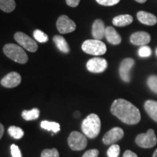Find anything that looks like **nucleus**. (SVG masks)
Here are the masks:
<instances>
[{
	"instance_id": "nucleus-14",
	"label": "nucleus",
	"mask_w": 157,
	"mask_h": 157,
	"mask_svg": "<svg viewBox=\"0 0 157 157\" xmlns=\"http://www.w3.org/2000/svg\"><path fill=\"white\" fill-rule=\"evenodd\" d=\"M105 27L103 21L101 19H97L94 21L92 27V35L93 38L98 40H101L105 36Z\"/></svg>"
},
{
	"instance_id": "nucleus-35",
	"label": "nucleus",
	"mask_w": 157,
	"mask_h": 157,
	"mask_svg": "<svg viewBox=\"0 0 157 157\" xmlns=\"http://www.w3.org/2000/svg\"><path fill=\"white\" fill-rule=\"evenodd\" d=\"M74 117L76 118H78V117H80V113L78 112V111H76V112L74 113Z\"/></svg>"
},
{
	"instance_id": "nucleus-1",
	"label": "nucleus",
	"mask_w": 157,
	"mask_h": 157,
	"mask_svg": "<svg viewBox=\"0 0 157 157\" xmlns=\"http://www.w3.org/2000/svg\"><path fill=\"white\" fill-rule=\"evenodd\" d=\"M111 112L119 120L129 125L136 124L141 119L139 109L132 103L122 98L117 99L113 102Z\"/></svg>"
},
{
	"instance_id": "nucleus-10",
	"label": "nucleus",
	"mask_w": 157,
	"mask_h": 157,
	"mask_svg": "<svg viewBox=\"0 0 157 157\" xmlns=\"http://www.w3.org/2000/svg\"><path fill=\"white\" fill-rule=\"evenodd\" d=\"M135 65V60L132 58H125L121 61L119 66V75L121 79L125 82L130 81V71Z\"/></svg>"
},
{
	"instance_id": "nucleus-21",
	"label": "nucleus",
	"mask_w": 157,
	"mask_h": 157,
	"mask_svg": "<svg viewBox=\"0 0 157 157\" xmlns=\"http://www.w3.org/2000/svg\"><path fill=\"white\" fill-rule=\"evenodd\" d=\"M41 127L44 129L48 131H52V132L56 133L60 130V124L58 123L55 122V121H43L41 122Z\"/></svg>"
},
{
	"instance_id": "nucleus-15",
	"label": "nucleus",
	"mask_w": 157,
	"mask_h": 157,
	"mask_svg": "<svg viewBox=\"0 0 157 157\" xmlns=\"http://www.w3.org/2000/svg\"><path fill=\"white\" fill-rule=\"evenodd\" d=\"M105 36L108 42L113 45L119 44L121 42V36L112 26H108L105 28Z\"/></svg>"
},
{
	"instance_id": "nucleus-28",
	"label": "nucleus",
	"mask_w": 157,
	"mask_h": 157,
	"mask_svg": "<svg viewBox=\"0 0 157 157\" xmlns=\"http://www.w3.org/2000/svg\"><path fill=\"white\" fill-rule=\"evenodd\" d=\"M138 55L141 58H148L151 55V50L148 46H142L139 49Z\"/></svg>"
},
{
	"instance_id": "nucleus-20",
	"label": "nucleus",
	"mask_w": 157,
	"mask_h": 157,
	"mask_svg": "<svg viewBox=\"0 0 157 157\" xmlns=\"http://www.w3.org/2000/svg\"><path fill=\"white\" fill-rule=\"evenodd\" d=\"M15 0H0V10L5 13H11L15 9Z\"/></svg>"
},
{
	"instance_id": "nucleus-23",
	"label": "nucleus",
	"mask_w": 157,
	"mask_h": 157,
	"mask_svg": "<svg viewBox=\"0 0 157 157\" xmlns=\"http://www.w3.org/2000/svg\"><path fill=\"white\" fill-rule=\"evenodd\" d=\"M8 133L11 137H13L15 139H17V140L22 138L23 135H24V132H23L22 129L15 126L10 127L8 128Z\"/></svg>"
},
{
	"instance_id": "nucleus-4",
	"label": "nucleus",
	"mask_w": 157,
	"mask_h": 157,
	"mask_svg": "<svg viewBox=\"0 0 157 157\" xmlns=\"http://www.w3.org/2000/svg\"><path fill=\"white\" fill-rule=\"evenodd\" d=\"M82 49L85 53L95 56H103L107 50L105 43L95 39L84 41L82 45Z\"/></svg>"
},
{
	"instance_id": "nucleus-37",
	"label": "nucleus",
	"mask_w": 157,
	"mask_h": 157,
	"mask_svg": "<svg viewBox=\"0 0 157 157\" xmlns=\"http://www.w3.org/2000/svg\"><path fill=\"white\" fill-rule=\"evenodd\" d=\"M153 157H157V149L154 151V154H153Z\"/></svg>"
},
{
	"instance_id": "nucleus-6",
	"label": "nucleus",
	"mask_w": 157,
	"mask_h": 157,
	"mask_svg": "<svg viewBox=\"0 0 157 157\" xmlns=\"http://www.w3.org/2000/svg\"><path fill=\"white\" fill-rule=\"evenodd\" d=\"M68 143L73 151H82L87 146V140L84 134L74 131L68 137Z\"/></svg>"
},
{
	"instance_id": "nucleus-25",
	"label": "nucleus",
	"mask_w": 157,
	"mask_h": 157,
	"mask_svg": "<svg viewBox=\"0 0 157 157\" xmlns=\"http://www.w3.org/2000/svg\"><path fill=\"white\" fill-rule=\"evenodd\" d=\"M119 154H120V147L117 144L111 145L107 151V155L109 157H119Z\"/></svg>"
},
{
	"instance_id": "nucleus-30",
	"label": "nucleus",
	"mask_w": 157,
	"mask_h": 157,
	"mask_svg": "<svg viewBox=\"0 0 157 157\" xmlns=\"http://www.w3.org/2000/svg\"><path fill=\"white\" fill-rule=\"evenodd\" d=\"M11 150V154L13 157H22V155H21V150H20L19 147L16 146V145L13 144L10 147Z\"/></svg>"
},
{
	"instance_id": "nucleus-33",
	"label": "nucleus",
	"mask_w": 157,
	"mask_h": 157,
	"mask_svg": "<svg viewBox=\"0 0 157 157\" xmlns=\"http://www.w3.org/2000/svg\"><path fill=\"white\" fill-rule=\"evenodd\" d=\"M123 157H137V155L135 153L131 151L127 150L124 153Z\"/></svg>"
},
{
	"instance_id": "nucleus-16",
	"label": "nucleus",
	"mask_w": 157,
	"mask_h": 157,
	"mask_svg": "<svg viewBox=\"0 0 157 157\" xmlns=\"http://www.w3.org/2000/svg\"><path fill=\"white\" fill-rule=\"evenodd\" d=\"M137 17L141 23L147 25H154L157 23V17L154 14L145 11H139Z\"/></svg>"
},
{
	"instance_id": "nucleus-31",
	"label": "nucleus",
	"mask_w": 157,
	"mask_h": 157,
	"mask_svg": "<svg viewBox=\"0 0 157 157\" xmlns=\"http://www.w3.org/2000/svg\"><path fill=\"white\" fill-rule=\"evenodd\" d=\"M99 155V151L97 149H91L88 150L84 153L82 157H98Z\"/></svg>"
},
{
	"instance_id": "nucleus-29",
	"label": "nucleus",
	"mask_w": 157,
	"mask_h": 157,
	"mask_svg": "<svg viewBox=\"0 0 157 157\" xmlns=\"http://www.w3.org/2000/svg\"><path fill=\"white\" fill-rule=\"evenodd\" d=\"M96 2L101 5L113 6L120 2V0H96Z\"/></svg>"
},
{
	"instance_id": "nucleus-11",
	"label": "nucleus",
	"mask_w": 157,
	"mask_h": 157,
	"mask_svg": "<svg viewBox=\"0 0 157 157\" xmlns=\"http://www.w3.org/2000/svg\"><path fill=\"white\" fill-rule=\"evenodd\" d=\"M124 137V131L120 127H113L105 133L103 137L105 145H113Z\"/></svg>"
},
{
	"instance_id": "nucleus-7",
	"label": "nucleus",
	"mask_w": 157,
	"mask_h": 157,
	"mask_svg": "<svg viewBox=\"0 0 157 157\" xmlns=\"http://www.w3.org/2000/svg\"><path fill=\"white\" fill-rule=\"evenodd\" d=\"M15 41L22 47L23 48L31 52H35L38 50V44L33 40L30 36L23 32H17L14 35Z\"/></svg>"
},
{
	"instance_id": "nucleus-2",
	"label": "nucleus",
	"mask_w": 157,
	"mask_h": 157,
	"mask_svg": "<svg viewBox=\"0 0 157 157\" xmlns=\"http://www.w3.org/2000/svg\"><path fill=\"white\" fill-rule=\"evenodd\" d=\"M101 119L97 114L91 113L82 121V129L83 133L89 138H95L101 131Z\"/></svg>"
},
{
	"instance_id": "nucleus-8",
	"label": "nucleus",
	"mask_w": 157,
	"mask_h": 157,
	"mask_svg": "<svg viewBox=\"0 0 157 157\" xmlns=\"http://www.w3.org/2000/svg\"><path fill=\"white\" fill-rule=\"evenodd\" d=\"M58 31L60 34H66L71 33L76 30V23L71 20L67 15H60L56 23Z\"/></svg>"
},
{
	"instance_id": "nucleus-3",
	"label": "nucleus",
	"mask_w": 157,
	"mask_h": 157,
	"mask_svg": "<svg viewBox=\"0 0 157 157\" xmlns=\"http://www.w3.org/2000/svg\"><path fill=\"white\" fill-rule=\"evenodd\" d=\"M4 53L7 58L21 64L28 62L29 58L26 52L21 46L15 44H7L3 48Z\"/></svg>"
},
{
	"instance_id": "nucleus-32",
	"label": "nucleus",
	"mask_w": 157,
	"mask_h": 157,
	"mask_svg": "<svg viewBox=\"0 0 157 157\" xmlns=\"http://www.w3.org/2000/svg\"><path fill=\"white\" fill-rule=\"evenodd\" d=\"M66 2L69 7H76L79 4L80 0H66Z\"/></svg>"
},
{
	"instance_id": "nucleus-22",
	"label": "nucleus",
	"mask_w": 157,
	"mask_h": 157,
	"mask_svg": "<svg viewBox=\"0 0 157 157\" xmlns=\"http://www.w3.org/2000/svg\"><path fill=\"white\" fill-rule=\"evenodd\" d=\"M39 117V110L38 109H33L29 111L25 110L22 112V117L26 121H32L38 119Z\"/></svg>"
},
{
	"instance_id": "nucleus-27",
	"label": "nucleus",
	"mask_w": 157,
	"mask_h": 157,
	"mask_svg": "<svg viewBox=\"0 0 157 157\" xmlns=\"http://www.w3.org/2000/svg\"><path fill=\"white\" fill-rule=\"evenodd\" d=\"M41 157H59V153L56 148L44 149L41 154Z\"/></svg>"
},
{
	"instance_id": "nucleus-19",
	"label": "nucleus",
	"mask_w": 157,
	"mask_h": 157,
	"mask_svg": "<svg viewBox=\"0 0 157 157\" xmlns=\"http://www.w3.org/2000/svg\"><path fill=\"white\" fill-rule=\"evenodd\" d=\"M52 39H53V42L59 50L61 51L62 52H64V53H68L69 52V47H68V43L66 39H64V37L60 36V35H56V36H53Z\"/></svg>"
},
{
	"instance_id": "nucleus-24",
	"label": "nucleus",
	"mask_w": 157,
	"mask_h": 157,
	"mask_svg": "<svg viewBox=\"0 0 157 157\" xmlns=\"http://www.w3.org/2000/svg\"><path fill=\"white\" fill-rule=\"evenodd\" d=\"M33 35H34V39L38 41L39 42L44 43L48 41V35L45 34L44 32H43L42 31L39 30V29H36V30L34 31Z\"/></svg>"
},
{
	"instance_id": "nucleus-38",
	"label": "nucleus",
	"mask_w": 157,
	"mask_h": 157,
	"mask_svg": "<svg viewBox=\"0 0 157 157\" xmlns=\"http://www.w3.org/2000/svg\"><path fill=\"white\" fill-rule=\"evenodd\" d=\"M156 56H157V49H156Z\"/></svg>"
},
{
	"instance_id": "nucleus-34",
	"label": "nucleus",
	"mask_w": 157,
	"mask_h": 157,
	"mask_svg": "<svg viewBox=\"0 0 157 157\" xmlns=\"http://www.w3.org/2000/svg\"><path fill=\"white\" fill-rule=\"evenodd\" d=\"M4 132H5V128H4V126L0 123V139L2 138L4 135Z\"/></svg>"
},
{
	"instance_id": "nucleus-5",
	"label": "nucleus",
	"mask_w": 157,
	"mask_h": 157,
	"mask_svg": "<svg viewBox=\"0 0 157 157\" xmlns=\"http://www.w3.org/2000/svg\"><path fill=\"white\" fill-rule=\"evenodd\" d=\"M135 143L143 148H151L157 143V137L154 129H149L146 133H140L135 138Z\"/></svg>"
},
{
	"instance_id": "nucleus-26",
	"label": "nucleus",
	"mask_w": 157,
	"mask_h": 157,
	"mask_svg": "<svg viewBox=\"0 0 157 157\" xmlns=\"http://www.w3.org/2000/svg\"><path fill=\"white\" fill-rule=\"evenodd\" d=\"M147 84L150 90L154 93L157 94V76L151 75L149 76L147 80Z\"/></svg>"
},
{
	"instance_id": "nucleus-18",
	"label": "nucleus",
	"mask_w": 157,
	"mask_h": 157,
	"mask_svg": "<svg viewBox=\"0 0 157 157\" xmlns=\"http://www.w3.org/2000/svg\"><path fill=\"white\" fill-rule=\"evenodd\" d=\"M133 21V17L130 15H121L113 17V24L118 27H124L130 25Z\"/></svg>"
},
{
	"instance_id": "nucleus-12",
	"label": "nucleus",
	"mask_w": 157,
	"mask_h": 157,
	"mask_svg": "<svg viewBox=\"0 0 157 157\" xmlns=\"http://www.w3.org/2000/svg\"><path fill=\"white\" fill-rule=\"evenodd\" d=\"M21 82V76L17 72L13 71L7 74L1 80V84L6 88H13L18 86Z\"/></svg>"
},
{
	"instance_id": "nucleus-36",
	"label": "nucleus",
	"mask_w": 157,
	"mask_h": 157,
	"mask_svg": "<svg viewBox=\"0 0 157 157\" xmlns=\"http://www.w3.org/2000/svg\"><path fill=\"white\" fill-rule=\"evenodd\" d=\"M135 1L138 3H145L147 0H135Z\"/></svg>"
},
{
	"instance_id": "nucleus-13",
	"label": "nucleus",
	"mask_w": 157,
	"mask_h": 157,
	"mask_svg": "<svg viewBox=\"0 0 157 157\" xmlns=\"http://www.w3.org/2000/svg\"><path fill=\"white\" fill-rule=\"evenodd\" d=\"M151 36L148 33L145 31H137L130 36L129 40L132 44L137 46H144L151 42Z\"/></svg>"
},
{
	"instance_id": "nucleus-9",
	"label": "nucleus",
	"mask_w": 157,
	"mask_h": 157,
	"mask_svg": "<svg viewBox=\"0 0 157 157\" xmlns=\"http://www.w3.org/2000/svg\"><path fill=\"white\" fill-rule=\"evenodd\" d=\"M87 70L92 73L98 74L105 71L108 67L107 60L101 58H93L87 63Z\"/></svg>"
},
{
	"instance_id": "nucleus-17",
	"label": "nucleus",
	"mask_w": 157,
	"mask_h": 157,
	"mask_svg": "<svg viewBox=\"0 0 157 157\" xmlns=\"http://www.w3.org/2000/svg\"><path fill=\"white\" fill-rule=\"evenodd\" d=\"M144 109L153 120L157 122V101L148 100L145 102Z\"/></svg>"
}]
</instances>
